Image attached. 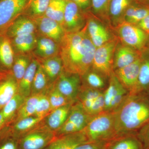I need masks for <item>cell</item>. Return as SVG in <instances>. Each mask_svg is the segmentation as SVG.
Masks as SVG:
<instances>
[{
    "label": "cell",
    "instance_id": "cell-1",
    "mask_svg": "<svg viewBox=\"0 0 149 149\" xmlns=\"http://www.w3.org/2000/svg\"><path fill=\"white\" fill-rule=\"evenodd\" d=\"M59 45V56L65 71L82 76L92 68L96 47L86 25L79 32L66 33Z\"/></svg>",
    "mask_w": 149,
    "mask_h": 149
},
{
    "label": "cell",
    "instance_id": "cell-2",
    "mask_svg": "<svg viewBox=\"0 0 149 149\" xmlns=\"http://www.w3.org/2000/svg\"><path fill=\"white\" fill-rule=\"evenodd\" d=\"M114 113L117 136L137 133L149 120L148 96L129 93Z\"/></svg>",
    "mask_w": 149,
    "mask_h": 149
},
{
    "label": "cell",
    "instance_id": "cell-3",
    "mask_svg": "<svg viewBox=\"0 0 149 149\" xmlns=\"http://www.w3.org/2000/svg\"><path fill=\"white\" fill-rule=\"evenodd\" d=\"M114 112L103 111L94 116L83 130L88 142H109L117 136Z\"/></svg>",
    "mask_w": 149,
    "mask_h": 149
},
{
    "label": "cell",
    "instance_id": "cell-4",
    "mask_svg": "<svg viewBox=\"0 0 149 149\" xmlns=\"http://www.w3.org/2000/svg\"><path fill=\"white\" fill-rule=\"evenodd\" d=\"M56 138L55 133L45 124L40 125L19 140L20 149H45Z\"/></svg>",
    "mask_w": 149,
    "mask_h": 149
},
{
    "label": "cell",
    "instance_id": "cell-5",
    "mask_svg": "<svg viewBox=\"0 0 149 149\" xmlns=\"http://www.w3.org/2000/svg\"><path fill=\"white\" fill-rule=\"evenodd\" d=\"M93 117L85 111L80 102H74L64 124L55 132L56 137L83 131Z\"/></svg>",
    "mask_w": 149,
    "mask_h": 149
},
{
    "label": "cell",
    "instance_id": "cell-6",
    "mask_svg": "<svg viewBox=\"0 0 149 149\" xmlns=\"http://www.w3.org/2000/svg\"><path fill=\"white\" fill-rule=\"evenodd\" d=\"M117 43L116 40H110L96 48L95 51L92 68L107 78H109L113 71V59Z\"/></svg>",
    "mask_w": 149,
    "mask_h": 149
},
{
    "label": "cell",
    "instance_id": "cell-7",
    "mask_svg": "<svg viewBox=\"0 0 149 149\" xmlns=\"http://www.w3.org/2000/svg\"><path fill=\"white\" fill-rule=\"evenodd\" d=\"M129 94L113 71L109 77V85L103 91L105 103L104 111H115Z\"/></svg>",
    "mask_w": 149,
    "mask_h": 149
},
{
    "label": "cell",
    "instance_id": "cell-8",
    "mask_svg": "<svg viewBox=\"0 0 149 149\" xmlns=\"http://www.w3.org/2000/svg\"><path fill=\"white\" fill-rule=\"evenodd\" d=\"M29 0H0V35L24 12Z\"/></svg>",
    "mask_w": 149,
    "mask_h": 149
},
{
    "label": "cell",
    "instance_id": "cell-9",
    "mask_svg": "<svg viewBox=\"0 0 149 149\" xmlns=\"http://www.w3.org/2000/svg\"><path fill=\"white\" fill-rule=\"evenodd\" d=\"M117 31L122 42L135 49H142L146 44L148 35L136 24L123 21L118 26Z\"/></svg>",
    "mask_w": 149,
    "mask_h": 149
},
{
    "label": "cell",
    "instance_id": "cell-10",
    "mask_svg": "<svg viewBox=\"0 0 149 149\" xmlns=\"http://www.w3.org/2000/svg\"><path fill=\"white\" fill-rule=\"evenodd\" d=\"M58 90L71 102L77 101L82 81L79 74L70 73L64 69L54 83Z\"/></svg>",
    "mask_w": 149,
    "mask_h": 149
},
{
    "label": "cell",
    "instance_id": "cell-11",
    "mask_svg": "<svg viewBox=\"0 0 149 149\" xmlns=\"http://www.w3.org/2000/svg\"><path fill=\"white\" fill-rule=\"evenodd\" d=\"M86 24L85 13L75 3L66 0L62 25L65 33L79 32L84 28Z\"/></svg>",
    "mask_w": 149,
    "mask_h": 149
},
{
    "label": "cell",
    "instance_id": "cell-12",
    "mask_svg": "<svg viewBox=\"0 0 149 149\" xmlns=\"http://www.w3.org/2000/svg\"><path fill=\"white\" fill-rule=\"evenodd\" d=\"M142 61L139 58L129 65L113 70L118 80L130 94H136Z\"/></svg>",
    "mask_w": 149,
    "mask_h": 149
},
{
    "label": "cell",
    "instance_id": "cell-13",
    "mask_svg": "<svg viewBox=\"0 0 149 149\" xmlns=\"http://www.w3.org/2000/svg\"><path fill=\"white\" fill-rule=\"evenodd\" d=\"M34 20L37 27V34L50 38L58 44L66 34L60 24L45 15Z\"/></svg>",
    "mask_w": 149,
    "mask_h": 149
},
{
    "label": "cell",
    "instance_id": "cell-14",
    "mask_svg": "<svg viewBox=\"0 0 149 149\" xmlns=\"http://www.w3.org/2000/svg\"><path fill=\"white\" fill-rule=\"evenodd\" d=\"M37 34V43L32 54L38 61L59 55L60 45L48 37Z\"/></svg>",
    "mask_w": 149,
    "mask_h": 149
},
{
    "label": "cell",
    "instance_id": "cell-15",
    "mask_svg": "<svg viewBox=\"0 0 149 149\" xmlns=\"http://www.w3.org/2000/svg\"><path fill=\"white\" fill-rule=\"evenodd\" d=\"M36 33L37 27L35 20L22 14L10 25L5 35L10 39L21 35Z\"/></svg>",
    "mask_w": 149,
    "mask_h": 149
},
{
    "label": "cell",
    "instance_id": "cell-16",
    "mask_svg": "<svg viewBox=\"0 0 149 149\" xmlns=\"http://www.w3.org/2000/svg\"><path fill=\"white\" fill-rule=\"evenodd\" d=\"M88 139L83 130L56 137L45 149H74L86 142Z\"/></svg>",
    "mask_w": 149,
    "mask_h": 149
},
{
    "label": "cell",
    "instance_id": "cell-17",
    "mask_svg": "<svg viewBox=\"0 0 149 149\" xmlns=\"http://www.w3.org/2000/svg\"><path fill=\"white\" fill-rule=\"evenodd\" d=\"M18 93V83L11 72L0 80V110Z\"/></svg>",
    "mask_w": 149,
    "mask_h": 149
},
{
    "label": "cell",
    "instance_id": "cell-18",
    "mask_svg": "<svg viewBox=\"0 0 149 149\" xmlns=\"http://www.w3.org/2000/svg\"><path fill=\"white\" fill-rule=\"evenodd\" d=\"M106 149H144L137 133L116 136L108 142Z\"/></svg>",
    "mask_w": 149,
    "mask_h": 149
},
{
    "label": "cell",
    "instance_id": "cell-19",
    "mask_svg": "<svg viewBox=\"0 0 149 149\" xmlns=\"http://www.w3.org/2000/svg\"><path fill=\"white\" fill-rule=\"evenodd\" d=\"M10 39L6 35H0V70L11 72L15 58Z\"/></svg>",
    "mask_w": 149,
    "mask_h": 149
},
{
    "label": "cell",
    "instance_id": "cell-20",
    "mask_svg": "<svg viewBox=\"0 0 149 149\" xmlns=\"http://www.w3.org/2000/svg\"><path fill=\"white\" fill-rule=\"evenodd\" d=\"M73 103L68 104L53 110L44 118L45 124L55 133L64 124Z\"/></svg>",
    "mask_w": 149,
    "mask_h": 149
},
{
    "label": "cell",
    "instance_id": "cell-21",
    "mask_svg": "<svg viewBox=\"0 0 149 149\" xmlns=\"http://www.w3.org/2000/svg\"><path fill=\"white\" fill-rule=\"evenodd\" d=\"M140 58L135 49L125 45L116 49L113 59V70L129 65Z\"/></svg>",
    "mask_w": 149,
    "mask_h": 149
},
{
    "label": "cell",
    "instance_id": "cell-22",
    "mask_svg": "<svg viewBox=\"0 0 149 149\" xmlns=\"http://www.w3.org/2000/svg\"><path fill=\"white\" fill-rule=\"evenodd\" d=\"M10 40L15 54L32 53L37 43V34L21 35Z\"/></svg>",
    "mask_w": 149,
    "mask_h": 149
},
{
    "label": "cell",
    "instance_id": "cell-23",
    "mask_svg": "<svg viewBox=\"0 0 149 149\" xmlns=\"http://www.w3.org/2000/svg\"><path fill=\"white\" fill-rule=\"evenodd\" d=\"M44 119L34 115L22 118L11 124V131L14 136L19 140L25 134L40 125Z\"/></svg>",
    "mask_w": 149,
    "mask_h": 149
},
{
    "label": "cell",
    "instance_id": "cell-24",
    "mask_svg": "<svg viewBox=\"0 0 149 149\" xmlns=\"http://www.w3.org/2000/svg\"><path fill=\"white\" fill-rule=\"evenodd\" d=\"M38 61L47 75L50 84H53L63 69L61 57L57 56Z\"/></svg>",
    "mask_w": 149,
    "mask_h": 149
},
{
    "label": "cell",
    "instance_id": "cell-25",
    "mask_svg": "<svg viewBox=\"0 0 149 149\" xmlns=\"http://www.w3.org/2000/svg\"><path fill=\"white\" fill-rule=\"evenodd\" d=\"M39 63L38 61L34 57L26 72L18 82V93L26 98L31 95L32 83Z\"/></svg>",
    "mask_w": 149,
    "mask_h": 149
},
{
    "label": "cell",
    "instance_id": "cell-26",
    "mask_svg": "<svg viewBox=\"0 0 149 149\" xmlns=\"http://www.w3.org/2000/svg\"><path fill=\"white\" fill-rule=\"evenodd\" d=\"M26 99L17 93L1 109L7 125H10L13 122L17 111Z\"/></svg>",
    "mask_w": 149,
    "mask_h": 149
},
{
    "label": "cell",
    "instance_id": "cell-27",
    "mask_svg": "<svg viewBox=\"0 0 149 149\" xmlns=\"http://www.w3.org/2000/svg\"><path fill=\"white\" fill-rule=\"evenodd\" d=\"M34 56L32 53L21 54L15 55L14 60L11 69L17 82H19L31 63Z\"/></svg>",
    "mask_w": 149,
    "mask_h": 149
},
{
    "label": "cell",
    "instance_id": "cell-28",
    "mask_svg": "<svg viewBox=\"0 0 149 149\" xmlns=\"http://www.w3.org/2000/svg\"><path fill=\"white\" fill-rule=\"evenodd\" d=\"M82 85L99 91H104L106 88V78L91 68L81 76Z\"/></svg>",
    "mask_w": 149,
    "mask_h": 149
},
{
    "label": "cell",
    "instance_id": "cell-29",
    "mask_svg": "<svg viewBox=\"0 0 149 149\" xmlns=\"http://www.w3.org/2000/svg\"><path fill=\"white\" fill-rule=\"evenodd\" d=\"M51 0H29L22 15L33 19L45 15Z\"/></svg>",
    "mask_w": 149,
    "mask_h": 149
},
{
    "label": "cell",
    "instance_id": "cell-30",
    "mask_svg": "<svg viewBox=\"0 0 149 149\" xmlns=\"http://www.w3.org/2000/svg\"><path fill=\"white\" fill-rule=\"evenodd\" d=\"M66 0H51L45 15L58 22L62 26Z\"/></svg>",
    "mask_w": 149,
    "mask_h": 149
},
{
    "label": "cell",
    "instance_id": "cell-31",
    "mask_svg": "<svg viewBox=\"0 0 149 149\" xmlns=\"http://www.w3.org/2000/svg\"><path fill=\"white\" fill-rule=\"evenodd\" d=\"M51 85L47 75L39 63L32 83L31 95L42 94L47 91Z\"/></svg>",
    "mask_w": 149,
    "mask_h": 149
},
{
    "label": "cell",
    "instance_id": "cell-32",
    "mask_svg": "<svg viewBox=\"0 0 149 149\" xmlns=\"http://www.w3.org/2000/svg\"><path fill=\"white\" fill-rule=\"evenodd\" d=\"M149 14V7H141L132 4L125 11L124 21L137 24Z\"/></svg>",
    "mask_w": 149,
    "mask_h": 149
},
{
    "label": "cell",
    "instance_id": "cell-33",
    "mask_svg": "<svg viewBox=\"0 0 149 149\" xmlns=\"http://www.w3.org/2000/svg\"><path fill=\"white\" fill-rule=\"evenodd\" d=\"M40 95V94L36 95H31L25 99L24 102L17 111L13 123L34 115Z\"/></svg>",
    "mask_w": 149,
    "mask_h": 149
},
{
    "label": "cell",
    "instance_id": "cell-34",
    "mask_svg": "<svg viewBox=\"0 0 149 149\" xmlns=\"http://www.w3.org/2000/svg\"><path fill=\"white\" fill-rule=\"evenodd\" d=\"M0 149H20L19 139L14 136L10 125L0 130Z\"/></svg>",
    "mask_w": 149,
    "mask_h": 149
},
{
    "label": "cell",
    "instance_id": "cell-35",
    "mask_svg": "<svg viewBox=\"0 0 149 149\" xmlns=\"http://www.w3.org/2000/svg\"><path fill=\"white\" fill-rule=\"evenodd\" d=\"M149 89V60L143 61L139 70L136 94L145 93Z\"/></svg>",
    "mask_w": 149,
    "mask_h": 149
},
{
    "label": "cell",
    "instance_id": "cell-36",
    "mask_svg": "<svg viewBox=\"0 0 149 149\" xmlns=\"http://www.w3.org/2000/svg\"><path fill=\"white\" fill-rule=\"evenodd\" d=\"M47 93L50 103L52 111L68 104L72 103L57 89L54 83L48 88Z\"/></svg>",
    "mask_w": 149,
    "mask_h": 149
},
{
    "label": "cell",
    "instance_id": "cell-37",
    "mask_svg": "<svg viewBox=\"0 0 149 149\" xmlns=\"http://www.w3.org/2000/svg\"><path fill=\"white\" fill-rule=\"evenodd\" d=\"M135 0H111L110 4L109 14L114 20L119 19L124 15L127 8L133 4Z\"/></svg>",
    "mask_w": 149,
    "mask_h": 149
},
{
    "label": "cell",
    "instance_id": "cell-38",
    "mask_svg": "<svg viewBox=\"0 0 149 149\" xmlns=\"http://www.w3.org/2000/svg\"><path fill=\"white\" fill-rule=\"evenodd\" d=\"M86 27L91 41L96 40L102 35L109 34L102 25L93 19H89L86 22Z\"/></svg>",
    "mask_w": 149,
    "mask_h": 149
},
{
    "label": "cell",
    "instance_id": "cell-39",
    "mask_svg": "<svg viewBox=\"0 0 149 149\" xmlns=\"http://www.w3.org/2000/svg\"><path fill=\"white\" fill-rule=\"evenodd\" d=\"M51 111L50 103L46 91L40 94L34 115L36 117L44 118Z\"/></svg>",
    "mask_w": 149,
    "mask_h": 149
},
{
    "label": "cell",
    "instance_id": "cell-40",
    "mask_svg": "<svg viewBox=\"0 0 149 149\" xmlns=\"http://www.w3.org/2000/svg\"><path fill=\"white\" fill-rule=\"evenodd\" d=\"M103 91L81 85L77 96V101L81 103L93 102L103 95Z\"/></svg>",
    "mask_w": 149,
    "mask_h": 149
},
{
    "label": "cell",
    "instance_id": "cell-41",
    "mask_svg": "<svg viewBox=\"0 0 149 149\" xmlns=\"http://www.w3.org/2000/svg\"><path fill=\"white\" fill-rule=\"evenodd\" d=\"M111 0H91L93 11L99 16H104L109 14Z\"/></svg>",
    "mask_w": 149,
    "mask_h": 149
},
{
    "label": "cell",
    "instance_id": "cell-42",
    "mask_svg": "<svg viewBox=\"0 0 149 149\" xmlns=\"http://www.w3.org/2000/svg\"><path fill=\"white\" fill-rule=\"evenodd\" d=\"M137 134L144 149H149V120L137 131Z\"/></svg>",
    "mask_w": 149,
    "mask_h": 149
},
{
    "label": "cell",
    "instance_id": "cell-43",
    "mask_svg": "<svg viewBox=\"0 0 149 149\" xmlns=\"http://www.w3.org/2000/svg\"><path fill=\"white\" fill-rule=\"evenodd\" d=\"M108 142L104 141L86 142L79 145L74 149H106Z\"/></svg>",
    "mask_w": 149,
    "mask_h": 149
},
{
    "label": "cell",
    "instance_id": "cell-44",
    "mask_svg": "<svg viewBox=\"0 0 149 149\" xmlns=\"http://www.w3.org/2000/svg\"><path fill=\"white\" fill-rule=\"evenodd\" d=\"M137 26L147 35H149V14L137 24Z\"/></svg>",
    "mask_w": 149,
    "mask_h": 149
},
{
    "label": "cell",
    "instance_id": "cell-45",
    "mask_svg": "<svg viewBox=\"0 0 149 149\" xmlns=\"http://www.w3.org/2000/svg\"><path fill=\"white\" fill-rule=\"evenodd\" d=\"M75 3L82 11L86 10L91 3V0H70Z\"/></svg>",
    "mask_w": 149,
    "mask_h": 149
},
{
    "label": "cell",
    "instance_id": "cell-46",
    "mask_svg": "<svg viewBox=\"0 0 149 149\" xmlns=\"http://www.w3.org/2000/svg\"><path fill=\"white\" fill-rule=\"evenodd\" d=\"M5 120L4 118L1 111L0 110V130L2 129L5 126H6Z\"/></svg>",
    "mask_w": 149,
    "mask_h": 149
},
{
    "label": "cell",
    "instance_id": "cell-47",
    "mask_svg": "<svg viewBox=\"0 0 149 149\" xmlns=\"http://www.w3.org/2000/svg\"><path fill=\"white\" fill-rule=\"evenodd\" d=\"M7 73H8V72H4L0 70V80H1V79H2V78Z\"/></svg>",
    "mask_w": 149,
    "mask_h": 149
},
{
    "label": "cell",
    "instance_id": "cell-48",
    "mask_svg": "<svg viewBox=\"0 0 149 149\" xmlns=\"http://www.w3.org/2000/svg\"><path fill=\"white\" fill-rule=\"evenodd\" d=\"M142 3L146 4H149V0H139Z\"/></svg>",
    "mask_w": 149,
    "mask_h": 149
},
{
    "label": "cell",
    "instance_id": "cell-49",
    "mask_svg": "<svg viewBox=\"0 0 149 149\" xmlns=\"http://www.w3.org/2000/svg\"><path fill=\"white\" fill-rule=\"evenodd\" d=\"M148 99L149 100V94L148 96Z\"/></svg>",
    "mask_w": 149,
    "mask_h": 149
}]
</instances>
